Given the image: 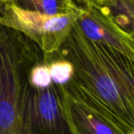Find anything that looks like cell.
<instances>
[{"label":"cell","instance_id":"1","mask_svg":"<svg viewBox=\"0 0 134 134\" xmlns=\"http://www.w3.org/2000/svg\"><path fill=\"white\" fill-rule=\"evenodd\" d=\"M73 68L66 89L94 107L125 134L134 132V61L89 39L77 21L58 49Z\"/></svg>","mask_w":134,"mask_h":134},{"label":"cell","instance_id":"2","mask_svg":"<svg viewBox=\"0 0 134 134\" xmlns=\"http://www.w3.org/2000/svg\"><path fill=\"white\" fill-rule=\"evenodd\" d=\"M43 55L24 35L0 24V134H36L29 74Z\"/></svg>","mask_w":134,"mask_h":134},{"label":"cell","instance_id":"3","mask_svg":"<svg viewBox=\"0 0 134 134\" xmlns=\"http://www.w3.org/2000/svg\"><path fill=\"white\" fill-rule=\"evenodd\" d=\"M83 12L48 15L23 9L11 2L0 7V24L17 30L35 42L44 53L58 51Z\"/></svg>","mask_w":134,"mask_h":134},{"label":"cell","instance_id":"4","mask_svg":"<svg viewBox=\"0 0 134 134\" xmlns=\"http://www.w3.org/2000/svg\"><path fill=\"white\" fill-rule=\"evenodd\" d=\"M82 7L77 24L91 40L105 44L134 61V37L120 29L94 3Z\"/></svg>","mask_w":134,"mask_h":134},{"label":"cell","instance_id":"5","mask_svg":"<svg viewBox=\"0 0 134 134\" xmlns=\"http://www.w3.org/2000/svg\"><path fill=\"white\" fill-rule=\"evenodd\" d=\"M59 88L64 115L72 134H125L99 110L64 86Z\"/></svg>","mask_w":134,"mask_h":134},{"label":"cell","instance_id":"6","mask_svg":"<svg viewBox=\"0 0 134 134\" xmlns=\"http://www.w3.org/2000/svg\"><path fill=\"white\" fill-rule=\"evenodd\" d=\"M32 90L36 133L72 134L64 115L59 86L52 82L47 87Z\"/></svg>","mask_w":134,"mask_h":134},{"label":"cell","instance_id":"7","mask_svg":"<svg viewBox=\"0 0 134 134\" xmlns=\"http://www.w3.org/2000/svg\"><path fill=\"white\" fill-rule=\"evenodd\" d=\"M93 2L120 29L134 37L133 0H95Z\"/></svg>","mask_w":134,"mask_h":134},{"label":"cell","instance_id":"8","mask_svg":"<svg viewBox=\"0 0 134 134\" xmlns=\"http://www.w3.org/2000/svg\"><path fill=\"white\" fill-rule=\"evenodd\" d=\"M9 2L23 9L48 15L69 14L81 9L73 0H11Z\"/></svg>","mask_w":134,"mask_h":134},{"label":"cell","instance_id":"9","mask_svg":"<svg viewBox=\"0 0 134 134\" xmlns=\"http://www.w3.org/2000/svg\"><path fill=\"white\" fill-rule=\"evenodd\" d=\"M43 60L49 68L52 82L57 86L66 84L73 77V68L71 63L65 59L58 50L44 53Z\"/></svg>","mask_w":134,"mask_h":134},{"label":"cell","instance_id":"10","mask_svg":"<svg viewBox=\"0 0 134 134\" xmlns=\"http://www.w3.org/2000/svg\"><path fill=\"white\" fill-rule=\"evenodd\" d=\"M29 82L33 88L47 87L53 82L49 68L45 64L43 58L36 63L31 69Z\"/></svg>","mask_w":134,"mask_h":134},{"label":"cell","instance_id":"11","mask_svg":"<svg viewBox=\"0 0 134 134\" xmlns=\"http://www.w3.org/2000/svg\"><path fill=\"white\" fill-rule=\"evenodd\" d=\"M79 6H83L90 2H93L95 0H73Z\"/></svg>","mask_w":134,"mask_h":134},{"label":"cell","instance_id":"12","mask_svg":"<svg viewBox=\"0 0 134 134\" xmlns=\"http://www.w3.org/2000/svg\"><path fill=\"white\" fill-rule=\"evenodd\" d=\"M11 0H0V3H6V2H9Z\"/></svg>","mask_w":134,"mask_h":134},{"label":"cell","instance_id":"13","mask_svg":"<svg viewBox=\"0 0 134 134\" xmlns=\"http://www.w3.org/2000/svg\"><path fill=\"white\" fill-rule=\"evenodd\" d=\"M1 5H2V3H0V7H1Z\"/></svg>","mask_w":134,"mask_h":134},{"label":"cell","instance_id":"14","mask_svg":"<svg viewBox=\"0 0 134 134\" xmlns=\"http://www.w3.org/2000/svg\"><path fill=\"white\" fill-rule=\"evenodd\" d=\"M132 134H134V132H133V133H132Z\"/></svg>","mask_w":134,"mask_h":134},{"label":"cell","instance_id":"15","mask_svg":"<svg viewBox=\"0 0 134 134\" xmlns=\"http://www.w3.org/2000/svg\"><path fill=\"white\" fill-rule=\"evenodd\" d=\"M133 2H134V0H133Z\"/></svg>","mask_w":134,"mask_h":134}]
</instances>
